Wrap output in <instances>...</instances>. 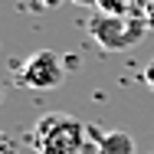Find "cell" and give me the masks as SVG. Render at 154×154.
<instances>
[{
  "label": "cell",
  "mask_w": 154,
  "mask_h": 154,
  "mask_svg": "<svg viewBox=\"0 0 154 154\" xmlns=\"http://www.w3.org/2000/svg\"><path fill=\"white\" fill-rule=\"evenodd\" d=\"M72 3H75V7H95V10H98V0H72Z\"/></svg>",
  "instance_id": "obj_11"
},
{
  "label": "cell",
  "mask_w": 154,
  "mask_h": 154,
  "mask_svg": "<svg viewBox=\"0 0 154 154\" xmlns=\"http://www.w3.org/2000/svg\"><path fill=\"white\" fill-rule=\"evenodd\" d=\"M148 7H151V0H134V17H144Z\"/></svg>",
  "instance_id": "obj_9"
},
{
  "label": "cell",
  "mask_w": 154,
  "mask_h": 154,
  "mask_svg": "<svg viewBox=\"0 0 154 154\" xmlns=\"http://www.w3.org/2000/svg\"><path fill=\"white\" fill-rule=\"evenodd\" d=\"M148 30H151L148 20L144 17H134V13L131 17H105V13L95 10L89 17V36L102 49H108V53H122V49L138 46L148 36Z\"/></svg>",
  "instance_id": "obj_2"
},
{
  "label": "cell",
  "mask_w": 154,
  "mask_h": 154,
  "mask_svg": "<svg viewBox=\"0 0 154 154\" xmlns=\"http://www.w3.org/2000/svg\"><path fill=\"white\" fill-rule=\"evenodd\" d=\"M0 138H3V134H0Z\"/></svg>",
  "instance_id": "obj_13"
},
{
  "label": "cell",
  "mask_w": 154,
  "mask_h": 154,
  "mask_svg": "<svg viewBox=\"0 0 154 154\" xmlns=\"http://www.w3.org/2000/svg\"><path fill=\"white\" fill-rule=\"evenodd\" d=\"M20 79H23V85L39 89V92L56 89V85L62 82V59L53 53V49H39V53H33V56L23 59Z\"/></svg>",
  "instance_id": "obj_3"
},
{
  "label": "cell",
  "mask_w": 154,
  "mask_h": 154,
  "mask_svg": "<svg viewBox=\"0 0 154 154\" xmlns=\"http://www.w3.org/2000/svg\"><path fill=\"white\" fill-rule=\"evenodd\" d=\"M0 98H3V92H0Z\"/></svg>",
  "instance_id": "obj_12"
},
{
  "label": "cell",
  "mask_w": 154,
  "mask_h": 154,
  "mask_svg": "<svg viewBox=\"0 0 154 154\" xmlns=\"http://www.w3.org/2000/svg\"><path fill=\"white\" fill-rule=\"evenodd\" d=\"M0 154H17V144L7 141V138H0Z\"/></svg>",
  "instance_id": "obj_8"
},
{
  "label": "cell",
  "mask_w": 154,
  "mask_h": 154,
  "mask_svg": "<svg viewBox=\"0 0 154 154\" xmlns=\"http://www.w3.org/2000/svg\"><path fill=\"white\" fill-rule=\"evenodd\" d=\"M144 20H148V26H151V30H154V0H151V7L144 10Z\"/></svg>",
  "instance_id": "obj_10"
},
{
  "label": "cell",
  "mask_w": 154,
  "mask_h": 154,
  "mask_svg": "<svg viewBox=\"0 0 154 154\" xmlns=\"http://www.w3.org/2000/svg\"><path fill=\"white\" fill-rule=\"evenodd\" d=\"M144 82H148V89L154 92V59L148 62V69H144Z\"/></svg>",
  "instance_id": "obj_7"
},
{
  "label": "cell",
  "mask_w": 154,
  "mask_h": 154,
  "mask_svg": "<svg viewBox=\"0 0 154 154\" xmlns=\"http://www.w3.org/2000/svg\"><path fill=\"white\" fill-rule=\"evenodd\" d=\"M134 138L128 131H98L95 154H134Z\"/></svg>",
  "instance_id": "obj_4"
},
{
  "label": "cell",
  "mask_w": 154,
  "mask_h": 154,
  "mask_svg": "<svg viewBox=\"0 0 154 154\" xmlns=\"http://www.w3.org/2000/svg\"><path fill=\"white\" fill-rule=\"evenodd\" d=\"M98 13H105V17H131L134 13V0H98Z\"/></svg>",
  "instance_id": "obj_5"
},
{
  "label": "cell",
  "mask_w": 154,
  "mask_h": 154,
  "mask_svg": "<svg viewBox=\"0 0 154 154\" xmlns=\"http://www.w3.org/2000/svg\"><path fill=\"white\" fill-rule=\"evenodd\" d=\"M33 3H36L39 10H59L62 3H66V0H33Z\"/></svg>",
  "instance_id": "obj_6"
},
{
  "label": "cell",
  "mask_w": 154,
  "mask_h": 154,
  "mask_svg": "<svg viewBox=\"0 0 154 154\" xmlns=\"http://www.w3.org/2000/svg\"><path fill=\"white\" fill-rule=\"evenodd\" d=\"M89 128L72 115H43L33 125L30 141L39 154H82Z\"/></svg>",
  "instance_id": "obj_1"
}]
</instances>
